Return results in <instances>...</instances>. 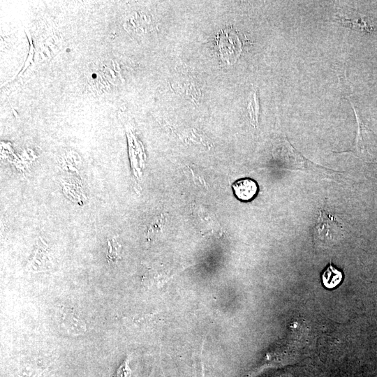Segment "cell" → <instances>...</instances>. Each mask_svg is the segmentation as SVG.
Segmentation results:
<instances>
[{"label":"cell","mask_w":377,"mask_h":377,"mask_svg":"<svg viewBox=\"0 0 377 377\" xmlns=\"http://www.w3.org/2000/svg\"><path fill=\"white\" fill-rule=\"evenodd\" d=\"M342 233V226L335 217L320 211L313 228L315 243L323 248L330 247L340 239Z\"/></svg>","instance_id":"1"},{"label":"cell","mask_w":377,"mask_h":377,"mask_svg":"<svg viewBox=\"0 0 377 377\" xmlns=\"http://www.w3.org/2000/svg\"><path fill=\"white\" fill-rule=\"evenodd\" d=\"M54 317L60 332L66 335L79 336L87 331L86 323L70 307L57 306Z\"/></svg>","instance_id":"2"},{"label":"cell","mask_w":377,"mask_h":377,"mask_svg":"<svg viewBox=\"0 0 377 377\" xmlns=\"http://www.w3.org/2000/svg\"><path fill=\"white\" fill-rule=\"evenodd\" d=\"M216 43L224 61L232 64L237 59L242 51V45L237 31L228 28L221 30L217 35Z\"/></svg>","instance_id":"3"},{"label":"cell","mask_w":377,"mask_h":377,"mask_svg":"<svg viewBox=\"0 0 377 377\" xmlns=\"http://www.w3.org/2000/svg\"><path fill=\"white\" fill-rule=\"evenodd\" d=\"M232 188L235 197L242 202L253 200L258 192L257 182L250 177L237 179L232 184Z\"/></svg>","instance_id":"4"},{"label":"cell","mask_w":377,"mask_h":377,"mask_svg":"<svg viewBox=\"0 0 377 377\" xmlns=\"http://www.w3.org/2000/svg\"><path fill=\"white\" fill-rule=\"evenodd\" d=\"M342 279V272L333 266L331 262L321 274L322 283L328 289H332L337 287L341 282Z\"/></svg>","instance_id":"5"},{"label":"cell","mask_w":377,"mask_h":377,"mask_svg":"<svg viewBox=\"0 0 377 377\" xmlns=\"http://www.w3.org/2000/svg\"><path fill=\"white\" fill-rule=\"evenodd\" d=\"M248 110L250 114L251 123L253 125H256L258 121L259 105L256 91L253 92L252 96L249 103Z\"/></svg>","instance_id":"6"},{"label":"cell","mask_w":377,"mask_h":377,"mask_svg":"<svg viewBox=\"0 0 377 377\" xmlns=\"http://www.w3.org/2000/svg\"><path fill=\"white\" fill-rule=\"evenodd\" d=\"M107 258L110 261H117L119 258L121 246L115 239L108 241Z\"/></svg>","instance_id":"7"},{"label":"cell","mask_w":377,"mask_h":377,"mask_svg":"<svg viewBox=\"0 0 377 377\" xmlns=\"http://www.w3.org/2000/svg\"><path fill=\"white\" fill-rule=\"evenodd\" d=\"M131 369L129 367V356L119 365L116 372V377H131Z\"/></svg>","instance_id":"8"},{"label":"cell","mask_w":377,"mask_h":377,"mask_svg":"<svg viewBox=\"0 0 377 377\" xmlns=\"http://www.w3.org/2000/svg\"><path fill=\"white\" fill-rule=\"evenodd\" d=\"M34 256L35 257L32 260V263L41 265L42 270L43 269V268L47 269V267L45 266V264L47 263V252L43 250V247L41 249L38 250L37 252H36Z\"/></svg>","instance_id":"9"}]
</instances>
